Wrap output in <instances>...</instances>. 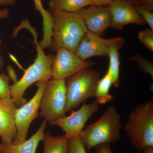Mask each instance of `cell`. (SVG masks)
Instances as JSON below:
<instances>
[{
  "label": "cell",
  "instance_id": "cell-31",
  "mask_svg": "<svg viewBox=\"0 0 153 153\" xmlns=\"http://www.w3.org/2000/svg\"><path fill=\"white\" fill-rule=\"evenodd\" d=\"M1 37H0V72L2 70L4 66V59H3L1 53Z\"/></svg>",
  "mask_w": 153,
  "mask_h": 153
},
{
  "label": "cell",
  "instance_id": "cell-8",
  "mask_svg": "<svg viewBox=\"0 0 153 153\" xmlns=\"http://www.w3.org/2000/svg\"><path fill=\"white\" fill-rule=\"evenodd\" d=\"M52 66V79H66L82 70L91 68L93 61L82 60L74 52L65 48L56 51Z\"/></svg>",
  "mask_w": 153,
  "mask_h": 153
},
{
  "label": "cell",
  "instance_id": "cell-30",
  "mask_svg": "<svg viewBox=\"0 0 153 153\" xmlns=\"http://www.w3.org/2000/svg\"><path fill=\"white\" fill-rule=\"evenodd\" d=\"M16 0H0V6H13L16 5Z\"/></svg>",
  "mask_w": 153,
  "mask_h": 153
},
{
  "label": "cell",
  "instance_id": "cell-28",
  "mask_svg": "<svg viewBox=\"0 0 153 153\" xmlns=\"http://www.w3.org/2000/svg\"><path fill=\"white\" fill-rule=\"evenodd\" d=\"M10 16V12L9 9L4 8L0 9V20L7 19Z\"/></svg>",
  "mask_w": 153,
  "mask_h": 153
},
{
  "label": "cell",
  "instance_id": "cell-5",
  "mask_svg": "<svg viewBox=\"0 0 153 153\" xmlns=\"http://www.w3.org/2000/svg\"><path fill=\"white\" fill-rule=\"evenodd\" d=\"M100 76L98 71L89 68L65 79L66 113L71 112L88 99L94 97Z\"/></svg>",
  "mask_w": 153,
  "mask_h": 153
},
{
  "label": "cell",
  "instance_id": "cell-7",
  "mask_svg": "<svg viewBox=\"0 0 153 153\" xmlns=\"http://www.w3.org/2000/svg\"><path fill=\"white\" fill-rule=\"evenodd\" d=\"M48 81H40L35 83L38 87L37 91L30 101L20 107L17 108L16 123L17 134L13 143H21L27 140L30 125L39 115L41 100Z\"/></svg>",
  "mask_w": 153,
  "mask_h": 153
},
{
  "label": "cell",
  "instance_id": "cell-3",
  "mask_svg": "<svg viewBox=\"0 0 153 153\" xmlns=\"http://www.w3.org/2000/svg\"><path fill=\"white\" fill-rule=\"evenodd\" d=\"M121 116L114 106L107 108L95 122L86 126L80 137L88 152L102 144L115 143L121 137Z\"/></svg>",
  "mask_w": 153,
  "mask_h": 153
},
{
  "label": "cell",
  "instance_id": "cell-17",
  "mask_svg": "<svg viewBox=\"0 0 153 153\" xmlns=\"http://www.w3.org/2000/svg\"><path fill=\"white\" fill-rule=\"evenodd\" d=\"M50 10L77 13L81 9L92 5L89 0H49Z\"/></svg>",
  "mask_w": 153,
  "mask_h": 153
},
{
  "label": "cell",
  "instance_id": "cell-26",
  "mask_svg": "<svg viewBox=\"0 0 153 153\" xmlns=\"http://www.w3.org/2000/svg\"><path fill=\"white\" fill-rule=\"evenodd\" d=\"M92 5L107 6L110 4L114 0H89Z\"/></svg>",
  "mask_w": 153,
  "mask_h": 153
},
{
  "label": "cell",
  "instance_id": "cell-21",
  "mask_svg": "<svg viewBox=\"0 0 153 153\" xmlns=\"http://www.w3.org/2000/svg\"><path fill=\"white\" fill-rule=\"evenodd\" d=\"M131 60L137 63L138 66L142 71L146 74H150L153 78V64L152 62L145 59L141 55L136 54L131 57Z\"/></svg>",
  "mask_w": 153,
  "mask_h": 153
},
{
  "label": "cell",
  "instance_id": "cell-14",
  "mask_svg": "<svg viewBox=\"0 0 153 153\" xmlns=\"http://www.w3.org/2000/svg\"><path fill=\"white\" fill-rule=\"evenodd\" d=\"M103 41L107 48L108 57L109 58V67L107 72L111 76L112 86L118 87L120 80V55L119 50L125 44V40L121 37L104 39Z\"/></svg>",
  "mask_w": 153,
  "mask_h": 153
},
{
  "label": "cell",
  "instance_id": "cell-1",
  "mask_svg": "<svg viewBox=\"0 0 153 153\" xmlns=\"http://www.w3.org/2000/svg\"><path fill=\"white\" fill-rule=\"evenodd\" d=\"M52 20V42L49 49L56 52L65 48L75 53L87 30L77 13L49 10Z\"/></svg>",
  "mask_w": 153,
  "mask_h": 153
},
{
  "label": "cell",
  "instance_id": "cell-16",
  "mask_svg": "<svg viewBox=\"0 0 153 153\" xmlns=\"http://www.w3.org/2000/svg\"><path fill=\"white\" fill-rule=\"evenodd\" d=\"M43 153H67L68 140L64 135L54 136L47 131L44 133Z\"/></svg>",
  "mask_w": 153,
  "mask_h": 153
},
{
  "label": "cell",
  "instance_id": "cell-2",
  "mask_svg": "<svg viewBox=\"0 0 153 153\" xmlns=\"http://www.w3.org/2000/svg\"><path fill=\"white\" fill-rule=\"evenodd\" d=\"M34 38L37 55L32 65L25 70L22 77L10 85L11 97L17 108L27 102L24 97L25 91L34 83L40 81H49L52 79V66L55 55H46L37 41V34L34 28L28 27Z\"/></svg>",
  "mask_w": 153,
  "mask_h": 153
},
{
  "label": "cell",
  "instance_id": "cell-29",
  "mask_svg": "<svg viewBox=\"0 0 153 153\" xmlns=\"http://www.w3.org/2000/svg\"><path fill=\"white\" fill-rule=\"evenodd\" d=\"M7 70L8 73V75L10 76V78L11 80L13 81V82H16L18 80L17 79L16 74L15 73V71H14L13 69L11 66H8L7 68Z\"/></svg>",
  "mask_w": 153,
  "mask_h": 153
},
{
  "label": "cell",
  "instance_id": "cell-10",
  "mask_svg": "<svg viewBox=\"0 0 153 153\" xmlns=\"http://www.w3.org/2000/svg\"><path fill=\"white\" fill-rule=\"evenodd\" d=\"M77 13L82 19L87 30L97 36L103 35L111 27V14L108 6L90 5L83 8Z\"/></svg>",
  "mask_w": 153,
  "mask_h": 153
},
{
  "label": "cell",
  "instance_id": "cell-32",
  "mask_svg": "<svg viewBox=\"0 0 153 153\" xmlns=\"http://www.w3.org/2000/svg\"><path fill=\"white\" fill-rule=\"evenodd\" d=\"M129 2L133 6L140 5L143 0H126Z\"/></svg>",
  "mask_w": 153,
  "mask_h": 153
},
{
  "label": "cell",
  "instance_id": "cell-6",
  "mask_svg": "<svg viewBox=\"0 0 153 153\" xmlns=\"http://www.w3.org/2000/svg\"><path fill=\"white\" fill-rule=\"evenodd\" d=\"M65 79H49L42 95L39 115L47 122L66 116Z\"/></svg>",
  "mask_w": 153,
  "mask_h": 153
},
{
  "label": "cell",
  "instance_id": "cell-27",
  "mask_svg": "<svg viewBox=\"0 0 153 153\" xmlns=\"http://www.w3.org/2000/svg\"><path fill=\"white\" fill-rule=\"evenodd\" d=\"M148 10L152 12L153 10V0H143L141 4Z\"/></svg>",
  "mask_w": 153,
  "mask_h": 153
},
{
  "label": "cell",
  "instance_id": "cell-12",
  "mask_svg": "<svg viewBox=\"0 0 153 153\" xmlns=\"http://www.w3.org/2000/svg\"><path fill=\"white\" fill-rule=\"evenodd\" d=\"M17 108L12 98L0 99V137L3 143H12L16 138Z\"/></svg>",
  "mask_w": 153,
  "mask_h": 153
},
{
  "label": "cell",
  "instance_id": "cell-33",
  "mask_svg": "<svg viewBox=\"0 0 153 153\" xmlns=\"http://www.w3.org/2000/svg\"><path fill=\"white\" fill-rule=\"evenodd\" d=\"M144 153H153V146L148 147L145 148L143 151Z\"/></svg>",
  "mask_w": 153,
  "mask_h": 153
},
{
  "label": "cell",
  "instance_id": "cell-25",
  "mask_svg": "<svg viewBox=\"0 0 153 153\" xmlns=\"http://www.w3.org/2000/svg\"><path fill=\"white\" fill-rule=\"evenodd\" d=\"M94 153H113L110 145L108 143L102 144L94 147Z\"/></svg>",
  "mask_w": 153,
  "mask_h": 153
},
{
  "label": "cell",
  "instance_id": "cell-11",
  "mask_svg": "<svg viewBox=\"0 0 153 153\" xmlns=\"http://www.w3.org/2000/svg\"><path fill=\"white\" fill-rule=\"evenodd\" d=\"M108 7L111 14V27L116 30H122L129 24L146 23L134 6L126 0H114Z\"/></svg>",
  "mask_w": 153,
  "mask_h": 153
},
{
  "label": "cell",
  "instance_id": "cell-15",
  "mask_svg": "<svg viewBox=\"0 0 153 153\" xmlns=\"http://www.w3.org/2000/svg\"><path fill=\"white\" fill-rule=\"evenodd\" d=\"M47 123L43 120L38 131L24 142L18 144L0 143V153H36L39 143L44 140Z\"/></svg>",
  "mask_w": 153,
  "mask_h": 153
},
{
  "label": "cell",
  "instance_id": "cell-13",
  "mask_svg": "<svg viewBox=\"0 0 153 153\" xmlns=\"http://www.w3.org/2000/svg\"><path fill=\"white\" fill-rule=\"evenodd\" d=\"M82 60L93 56H107V48L100 36L87 30L81 39L75 52Z\"/></svg>",
  "mask_w": 153,
  "mask_h": 153
},
{
  "label": "cell",
  "instance_id": "cell-18",
  "mask_svg": "<svg viewBox=\"0 0 153 153\" xmlns=\"http://www.w3.org/2000/svg\"><path fill=\"white\" fill-rule=\"evenodd\" d=\"M111 86V76L107 72L104 76L100 79L96 88L94 97L99 104H105L114 100L112 96L109 93Z\"/></svg>",
  "mask_w": 153,
  "mask_h": 153
},
{
  "label": "cell",
  "instance_id": "cell-4",
  "mask_svg": "<svg viewBox=\"0 0 153 153\" xmlns=\"http://www.w3.org/2000/svg\"><path fill=\"white\" fill-rule=\"evenodd\" d=\"M124 130L137 151L153 146V99L135 107L130 113Z\"/></svg>",
  "mask_w": 153,
  "mask_h": 153
},
{
  "label": "cell",
  "instance_id": "cell-24",
  "mask_svg": "<svg viewBox=\"0 0 153 153\" xmlns=\"http://www.w3.org/2000/svg\"><path fill=\"white\" fill-rule=\"evenodd\" d=\"M137 13L139 14L146 23L149 25L151 30H153V13L148 10L141 5L134 6Z\"/></svg>",
  "mask_w": 153,
  "mask_h": 153
},
{
  "label": "cell",
  "instance_id": "cell-22",
  "mask_svg": "<svg viewBox=\"0 0 153 153\" xmlns=\"http://www.w3.org/2000/svg\"><path fill=\"white\" fill-rule=\"evenodd\" d=\"M10 80L8 75L0 72V99L11 98L10 90Z\"/></svg>",
  "mask_w": 153,
  "mask_h": 153
},
{
  "label": "cell",
  "instance_id": "cell-9",
  "mask_svg": "<svg viewBox=\"0 0 153 153\" xmlns=\"http://www.w3.org/2000/svg\"><path fill=\"white\" fill-rule=\"evenodd\" d=\"M99 108V104L95 100L89 104L84 103L77 111H71L68 116H65L49 122V124L61 128L67 139L80 135L85 124L98 111Z\"/></svg>",
  "mask_w": 153,
  "mask_h": 153
},
{
  "label": "cell",
  "instance_id": "cell-19",
  "mask_svg": "<svg viewBox=\"0 0 153 153\" xmlns=\"http://www.w3.org/2000/svg\"><path fill=\"white\" fill-rule=\"evenodd\" d=\"M35 10L41 14L43 21V39L45 41H50L52 36V20L49 10L44 9L42 0H33Z\"/></svg>",
  "mask_w": 153,
  "mask_h": 153
},
{
  "label": "cell",
  "instance_id": "cell-20",
  "mask_svg": "<svg viewBox=\"0 0 153 153\" xmlns=\"http://www.w3.org/2000/svg\"><path fill=\"white\" fill-rule=\"evenodd\" d=\"M67 153H87L85 146L80 136L76 135L67 139Z\"/></svg>",
  "mask_w": 153,
  "mask_h": 153
},
{
  "label": "cell",
  "instance_id": "cell-23",
  "mask_svg": "<svg viewBox=\"0 0 153 153\" xmlns=\"http://www.w3.org/2000/svg\"><path fill=\"white\" fill-rule=\"evenodd\" d=\"M139 40L148 49L153 51V30L150 29L140 31L138 35Z\"/></svg>",
  "mask_w": 153,
  "mask_h": 153
}]
</instances>
